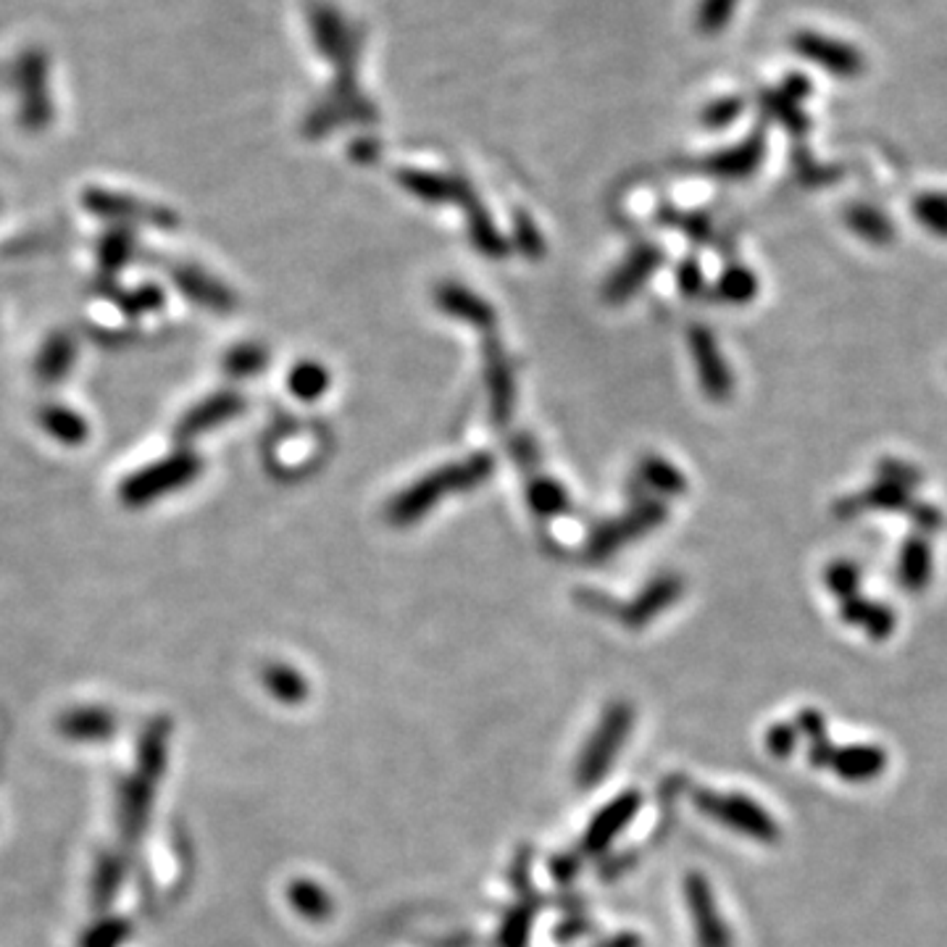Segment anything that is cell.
I'll use <instances>...</instances> for the list:
<instances>
[{
    "instance_id": "cell-19",
    "label": "cell",
    "mask_w": 947,
    "mask_h": 947,
    "mask_svg": "<svg viewBox=\"0 0 947 947\" xmlns=\"http://www.w3.org/2000/svg\"><path fill=\"white\" fill-rule=\"evenodd\" d=\"M640 479L647 490L663 498H679L687 492V477L661 456H647L640 464Z\"/></svg>"
},
{
    "instance_id": "cell-18",
    "label": "cell",
    "mask_w": 947,
    "mask_h": 947,
    "mask_svg": "<svg viewBox=\"0 0 947 947\" xmlns=\"http://www.w3.org/2000/svg\"><path fill=\"white\" fill-rule=\"evenodd\" d=\"M758 290H761V280H758L753 269L734 263V266L723 269L714 293L716 301L729 303V306H748V303H753L758 297Z\"/></svg>"
},
{
    "instance_id": "cell-10",
    "label": "cell",
    "mask_w": 947,
    "mask_h": 947,
    "mask_svg": "<svg viewBox=\"0 0 947 947\" xmlns=\"http://www.w3.org/2000/svg\"><path fill=\"white\" fill-rule=\"evenodd\" d=\"M401 185L409 189L411 195L422 198L424 203H456L464 208V214L469 211L477 200L469 182L448 177V174H432V172H401L398 174Z\"/></svg>"
},
{
    "instance_id": "cell-30",
    "label": "cell",
    "mask_w": 947,
    "mask_h": 947,
    "mask_svg": "<svg viewBox=\"0 0 947 947\" xmlns=\"http://www.w3.org/2000/svg\"><path fill=\"white\" fill-rule=\"evenodd\" d=\"M797 742H801V732H797L795 723L776 721L771 723L766 732V750L774 758H787L795 753Z\"/></svg>"
},
{
    "instance_id": "cell-6",
    "label": "cell",
    "mask_w": 947,
    "mask_h": 947,
    "mask_svg": "<svg viewBox=\"0 0 947 947\" xmlns=\"http://www.w3.org/2000/svg\"><path fill=\"white\" fill-rule=\"evenodd\" d=\"M485 384L487 395H490L492 422L498 426L509 424L513 405H516V382H513V371L503 345L492 335H487L485 342Z\"/></svg>"
},
{
    "instance_id": "cell-1",
    "label": "cell",
    "mask_w": 947,
    "mask_h": 947,
    "mask_svg": "<svg viewBox=\"0 0 947 947\" xmlns=\"http://www.w3.org/2000/svg\"><path fill=\"white\" fill-rule=\"evenodd\" d=\"M496 469V458L490 453H477V456L466 458V461H456L443 469H435L426 474L424 479H418L403 490L401 496L392 498L388 519L395 526H409L414 521L424 519L443 498L456 496V492H469L477 490L479 485H485L492 477Z\"/></svg>"
},
{
    "instance_id": "cell-36",
    "label": "cell",
    "mask_w": 947,
    "mask_h": 947,
    "mask_svg": "<svg viewBox=\"0 0 947 947\" xmlns=\"http://www.w3.org/2000/svg\"><path fill=\"white\" fill-rule=\"evenodd\" d=\"M676 284L687 297L700 295V290L706 287V276H703L700 263L695 259H685L676 266Z\"/></svg>"
},
{
    "instance_id": "cell-11",
    "label": "cell",
    "mask_w": 947,
    "mask_h": 947,
    "mask_svg": "<svg viewBox=\"0 0 947 947\" xmlns=\"http://www.w3.org/2000/svg\"><path fill=\"white\" fill-rule=\"evenodd\" d=\"M663 263V250L658 246H640L629 259L616 269L608 280L603 295L608 303H624L658 272Z\"/></svg>"
},
{
    "instance_id": "cell-37",
    "label": "cell",
    "mask_w": 947,
    "mask_h": 947,
    "mask_svg": "<svg viewBox=\"0 0 947 947\" xmlns=\"http://www.w3.org/2000/svg\"><path fill=\"white\" fill-rule=\"evenodd\" d=\"M795 727H797V732H801V737H805V740H808V745H810V742L829 737L827 734V721H824V714H818V710H814V708L801 710V714H797V719H795Z\"/></svg>"
},
{
    "instance_id": "cell-39",
    "label": "cell",
    "mask_w": 947,
    "mask_h": 947,
    "mask_svg": "<svg viewBox=\"0 0 947 947\" xmlns=\"http://www.w3.org/2000/svg\"><path fill=\"white\" fill-rule=\"evenodd\" d=\"M272 676H269V679H272V687H276V689H284V693H301V679H297V676L290 672V668H282V666H274L272 672H269Z\"/></svg>"
},
{
    "instance_id": "cell-27",
    "label": "cell",
    "mask_w": 947,
    "mask_h": 947,
    "mask_svg": "<svg viewBox=\"0 0 947 947\" xmlns=\"http://www.w3.org/2000/svg\"><path fill=\"white\" fill-rule=\"evenodd\" d=\"M877 479H884V482H892L897 487H905V490L916 492L924 482V474L913 464L900 461V458H882V461L877 464Z\"/></svg>"
},
{
    "instance_id": "cell-38",
    "label": "cell",
    "mask_w": 947,
    "mask_h": 947,
    "mask_svg": "<svg viewBox=\"0 0 947 947\" xmlns=\"http://www.w3.org/2000/svg\"><path fill=\"white\" fill-rule=\"evenodd\" d=\"M780 90L787 95V98H793V100H797V104H803L805 98H808L810 92H814V87H810V79L805 77V74H787V77L782 79V85H780Z\"/></svg>"
},
{
    "instance_id": "cell-16",
    "label": "cell",
    "mask_w": 947,
    "mask_h": 947,
    "mask_svg": "<svg viewBox=\"0 0 947 947\" xmlns=\"http://www.w3.org/2000/svg\"><path fill=\"white\" fill-rule=\"evenodd\" d=\"M437 306L445 314H450L453 319H461L471 324V327L492 329V324H496V311H492L490 303L482 301L477 293H471L464 284H443L437 290Z\"/></svg>"
},
{
    "instance_id": "cell-31",
    "label": "cell",
    "mask_w": 947,
    "mask_h": 947,
    "mask_svg": "<svg viewBox=\"0 0 947 947\" xmlns=\"http://www.w3.org/2000/svg\"><path fill=\"white\" fill-rule=\"evenodd\" d=\"M908 516L916 526V534H924V537H932L945 526V513L935 503H913Z\"/></svg>"
},
{
    "instance_id": "cell-5",
    "label": "cell",
    "mask_w": 947,
    "mask_h": 947,
    "mask_svg": "<svg viewBox=\"0 0 947 947\" xmlns=\"http://www.w3.org/2000/svg\"><path fill=\"white\" fill-rule=\"evenodd\" d=\"M689 353H693L695 371H698L700 388L714 403L729 401V395L734 392V379L729 371L723 353L719 348V340L714 337V331L708 327H693L687 335Z\"/></svg>"
},
{
    "instance_id": "cell-4",
    "label": "cell",
    "mask_w": 947,
    "mask_h": 947,
    "mask_svg": "<svg viewBox=\"0 0 947 947\" xmlns=\"http://www.w3.org/2000/svg\"><path fill=\"white\" fill-rule=\"evenodd\" d=\"M793 51L805 61H810V64H816L818 69L829 72L831 77L852 79L866 69V58L858 47L814 30H803L793 35Z\"/></svg>"
},
{
    "instance_id": "cell-9",
    "label": "cell",
    "mask_w": 947,
    "mask_h": 947,
    "mask_svg": "<svg viewBox=\"0 0 947 947\" xmlns=\"http://www.w3.org/2000/svg\"><path fill=\"white\" fill-rule=\"evenodd\" d=\"M913 503H916V498H913L911 490H905V487H897L892 482H884V479H877V482L871 487H866L863 492H856V496L837 500L835 516L837 519H852V516H858V513H866V511L908 513Z\"/></svg>"
},
{
    "instance_id": "cell-20",
    "label": "cell",
    "mask_w": 947,
    "mask_h": 947,
    "mask_svg": "<svg viewBox=\"0 0 947 947\" xmlns=\"http://www.w3.org/2000/svg\"><path fill=\"white\" fill-rule=\"evenodd\" d=\"M466 225H469V237L479 253L490 255V259H503L509 246H505V240L500 237L496 221L490 219V214H487V208H482V203H474L469 211H466Z\"/></svg>"
},
{
    "instance_id": "cell-13",
    "label": "cell",
    "mask_w": 947,
    "mask_h": 947,
    "mask_svg": "<svg viewBox=\"0 0 947 947\" xmlns=\"http://www.w3.org/2000/svg\"><path fill=\"white\" fill-rule=\"evenodd\" d=\"M685 592V581L679 574H661L655 577L651 585L642 590L634 603L624 611V621L629 627H642L647 621H653L655 616H661L668 606H674L676 600Z\"/></svg>"
},
{
    "instance_id": "cell-22",
    "label": "cell",
    "mask_w": 947,
    "mask_h": 947,
    "mask_svg": "<svg viewBox=\"0 0 947 947\" xmlns=\"http://www.w3.org/2000/svg\"><path fill=\"white\" fill-rule=\"evenodd\" d=\"M526 500H530V509L537 513V516H545V519L558 516V513H564L568 509L566 490L556 482V479H547V477L532 479L530 487H526Z\"/></svg>"
},
{
    "instance_id": "cell-7",
    "label": "cell",
    "mask_w": 947,
    "mask_h": 947,
    "mask_svg": "<svg viewBox=\"0 0 947 947\" xmlns=\"http://www.w3.org/2000/svg\"><path fill=\"white\" fill-rule=\"evenodd\" d=\"M763 155H766V134L755 132L750 134L745 142H740V145L727 148V151L703 159L698 164V172L716 179H748L758 172Z\"/></svg>"
},
{
    "instance_id": "cell-33",
    "label": "cell",
    "mask_w": 947,
    "mask_h": 947,
    "mask_svg": "<svg viewBox=\"0 0 947 947\" xmlns=\"http://www.w3.org/2000/svg\"><path fill=\"white\" fill-rule=\"evenodd\" d=\"M516 246L524 255H530V259H540L545 250L543 237H540L537 227L532 225L530 216L516 214Z\"/></svg>"
},
{
    "instance_id": "cell-12",
    "label": "cell",
    "mask_w": 947,
    "mask_h": 947,
    "mask_svg": "<svg viewBox=\"0 0 947 947\" xmlns=\"http://www.w3.org/2000/svg\"><path fill=\"white\" fill-rule=\"evenodd\" d=\"M897 581L905 592L922 595L932 585L935 577V551H932L929 537L924 534H911L903 540L897 553Z\"/></svg>"
},
{
    "instance_id": "cell-8",
    "label": "cell",
    "mask_w": 947,
    "mask_h": 947,
    "mask_svg": "<svg viewBox=\"0 0 947 947\" xmlns=\"http://www.w3.org/2000/svg\"><path fill=\"white\" fill-rule=\"evenodd\" d=\"M685 892L700 947H732V935H729L727 924H723L721 913L716 908V900L710 895L706 879L700 874H689Z\"/></svg>"
},
{
    "instance_id": "cell-35",
    "label": "cell",
    "mask_w": 947,
    "mask_h": 947,
    "mask_svg": "<svg viewBox=\"0 0 947 947\" xmlns=\"http://www.w3.org/2000/svg\"><path fill=\"white\" fill-rule=\"evenodd\" d=\"M668 221L679 227L682 232L695 242H708L710 232H714V229H710V219L703 214H672L668 216Z\"/></svg>"
},
{
    "instance_id": "cell-3",
    "label": "cell",
    "mask_w": 947,
    "mask_h": 947,
    "mask_svg": "<svg viewBox=\"0 0 947 947\" xmlns=\"http://www.w3.org/2000/svg\"><path fill=\"white\" fill-rule=\"evenodd\" d=\"M668 511L661 500H645V503L634 505L632 511L624 513L621 519L608 521V524L598 526L592 532L590 543H587V558L590 560H606L611 558L616 551H621L632 540H640L642 534L658 530L666 521Z\"/></svg>"
},
{
    "instance_id": "cell-40",
    "label": "cell",
    "mask_w": 947,
    "mask_h": 947,
    "mask_svg": "<svg viewBox=\"0 0 947 947\" xmlns=\"http://www.w3.org/2000/svg\"><path fill=\"white\" fill-rule=\"evenodd\" d=\"M511 450H513V456H516V461L521 466H534V464H537V448H534L532 439L516 437V439H513Z\"/></svg>"
},
{
    "instance_id": "cell-21",
    "label": "cell",
    "mask_w": 947,
    "mask_h": 947,
    "mask_svg": "<svg viewBox=\"0 0 947 947\" xmlns=\"http://www.w3.org/2000/svg\"><path fill=\"white\" fill-rule=\"evenodd\" d=\"M761 106L771 119H776L787 132L793 134H805L808 132V117L803 113V104L787 98L782 90H763L761 92Z\"/></svg>"
},
{
    "instance_id": "cell-28",
    "label": "cell",
    "mask_w": 947,
    "mask_h": 947,
    "mask_svg": "<svg viewBox=\"0 0 947 947\" xmlns=\"http://www.w3.org/2000/svg\"><path fill=\"white\" fill-rule=\"evenodd\" d=\"M740 0H703L698 9V26L706 35H716L723 26L732 22Z\"/></svg>"
},
{
    "instance_id": "cell-26",
    "label": "cell",
    "mask_w": 947,
    "mask_h": 947,
    "mask_svg": "<svg viewBox=\"0 0 947 947\" xmlns=\"http://www.w3.org/2000/svg\"><path fill=\"white\" fill-rule=\"evenodd\" d=\"M745 111V100L742 98H719L710 100V104L700 111V124L706 130H727L729 124H734L737 119Z\"/></svg>"
},
{
    "instance_id": "cell-15",
    "label": "cell",
    "mask_w": 947,
    "mask_h": 947,
    "mask_svg": "<svg viewBox=\"0 0 947 947\" xmlns=\"http://www.w3.org/2000/svg\"><path fill=\"white\" fill-rule=\"evenodd\" d=\"M888 750L877 745H845L837 748L835 758H831V771L845 782L863 784L874 782L877 776L884 774L888 769Z\"/></svg>"
},
{
    "instance_id": "cell-25",
    "label": "cell",
    "mask_w": 947,
    "mask_h": 947,
    "mask_svg": "<svg viewBox=\"0 0 947 947\" xmlns=\"http://www.w3.org/2000/svg\"><path fill=\"white\" fill-rule=\"evenodd\" d=\"M913 216L926 232L947 240V195L945 193H924L913 200Z\"/></svg>"
},
{
    "instance_id": "cell-17",
    "label": "cell",
    "mask_w": 947,
    "mask_h": 947,
    "mask_svg": "<svg viewBox=\"0 0 947 947\" xmlns=\"http://www.w3.org/2000/svg\"><path fill=\"white\" fill-rule=\"evenodd\" d=\"M845 225L856 237H861L869 246H890L895 242V225L888 214H882L879 208L869 206V203H850L842 214Z\"/></svg>"
},
{
    "instance_id": "cell-14",
    "label": "cell",
    "mask_w": 947,
    "mask_h": 947,
    "mask_svg": "<svg viewBox=\"0 0 947 947\" xmlns=\"http://www.w3.org/2000/svg\"><path fill=\"white\" fill-rule=\"evenodd\" d=\"M840 619L845 624L863 629L866 638L874 642H884L892 638L897 627V616L892 611V606L879 603V600H869L863 595L848 598L840 603Z\"/></svg>"
},
{
    "instance_id": "cell-24",
    "label": "cell",
    "mask_w": 947,
    "mask_h": 947,
    "mask_svg": "<svg viewBox=\"0 0 947 947\" xmlns=\"http://www.w3.org/2000/svg\"><path fill=\"white\" fill-rule=\"evenodd\" d=\"M287 388L295 398H301V401H316V398H322L329 388V371L324 369L322 363L314 361L297 363V367L290 371Z\"/></svg>"
},
{
    "instance_id": "cell-29",
    "label": "cell",
    "mask_w": 947,
    "mask_h": 947,
    "mask_svg": "<svg viewBox=\"0 0 947 947\" xmlns=\"http://www.w3.org/2000/svg\"><path fill=\"white\" fill-rule=\"evenodd\" d=\"M242 409H246V401H242L240 395H219V398H214L211 403L203 405L198 414H195V422L189 424V429H203V426L219 424L229 416L240 414Z\"/></svg>"
},
{
    "instance_id": "cell-23",
    "label": "cell",
    "mask_w": 947,
    "mask_h": 947,
    "mask_svg": "<svg viewBox=\"0 0 947 947\" xmlns=\"http://www.w3.org/2000/svg\"><path fill=\"white\" fill-rule=\"evenodd\" d=\"M861 581H863L861 566L850 558H837L824 568V585H827V590L835 595L840 603L842 600L861 595Z\"/></svg>"
},
{
    "instance_id": "cell-32",
    "label": "cell",
    "mask_w": 947,
    "mask_h": 947,
    "mask_svg": "<svg viewBox=\"0 0 947 947\" xmlns=\"http://www.w3.org/2000/svg\"><path fill=\"white\" fill-rule=\"evenodd\" d=\"M229 371H235V374L246 377V374H255V371H261L266 367V353L259 348V345H246V348L235 350L232 356H229Z\"/></svg>"
},
{
    "instance_id": "cell-2",
    "label": "cell",
    "mask_w": 947,
    "mask_h": 947,
    "mask_svg": "<svg viewBox=\"0 0 947 947\" xmlns=\"http://www.w3.org/2000/svg\"><path fill=\"white\" fill-rule=\"evenodd\" d=\"M695 803H698L703 814L714 818V821L740 831V835L750 837V840L774 845L782 837L776 818L748 795H721L703 790V793L695 795Z\"/></svg>"
},
{
    "instance_id": "cell-34",
    "label": "cell",
    "mask_w": 947,
    "mask_h": 947,
    "mask_svg": "<svg viewBox=\"0 0 947 947\" xmlns=\"http://www.w3.org/2000/svg\"><path fill=\"white\" fill-rule=\"evenodd\" d=\"M795 166H797V179H801L803 185H810V187L829 185V182H835L837 177H840V172H837V168L818 166L816 161L808 159V155H801Z\"/></svg>"
}]
</instances>
